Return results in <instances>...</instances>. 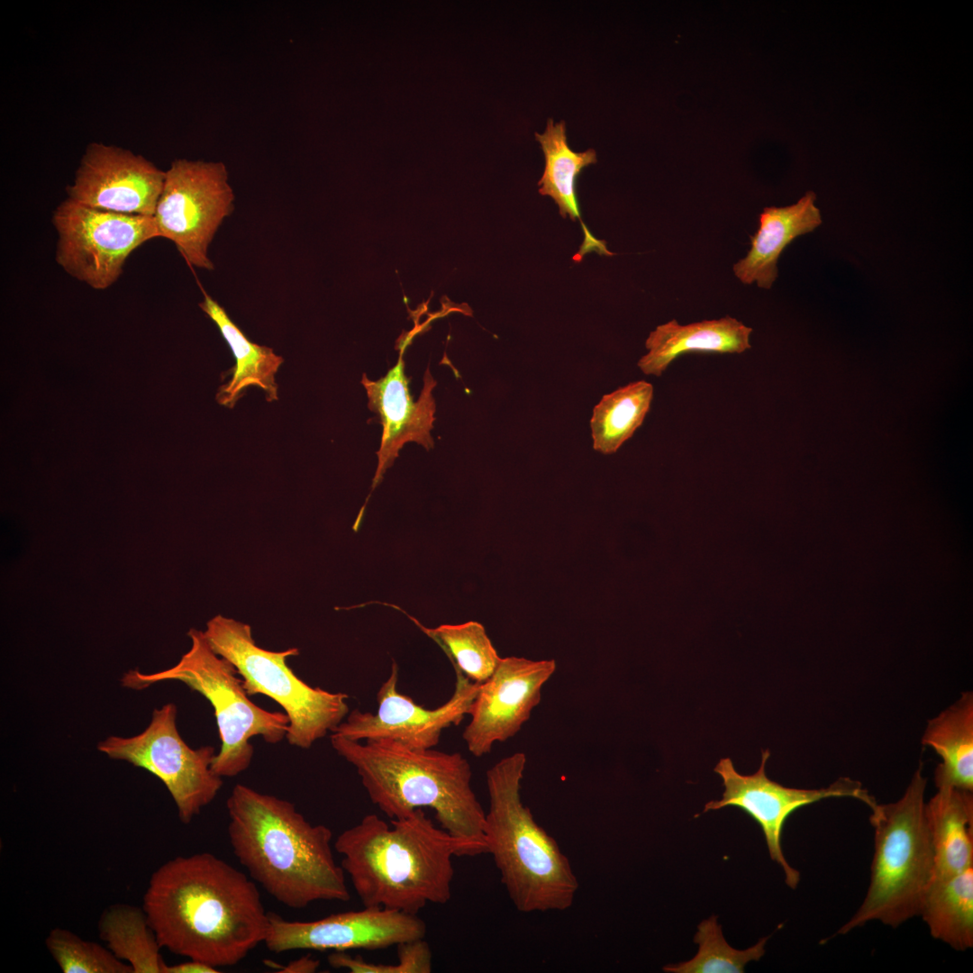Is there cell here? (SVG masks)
<instances>
[{"instance_id":"obj_24","label":"cell","mask_w":973,"mask_h":973,"mask_svg":"<svg viewBox=\"0 0 973 973\" xmlns=\"http://www.w3.org/2000/svg\"><path fill=\"white\" fill-rule=\"evenodd\" d=\"M920 915L931 935L957 950L973 947V866L932 881Z\"/></svg>"},{"instance_id":"obj_14","label":"cell","mask_w":973,"mask_h":973,"mask_svg":"<svg viewBox=\"0 0 973 973\" xmlns=\"http://www.w3.org/2000/svg\"><path fill=\"white\" fill-rule=\"evenodd\" d=\"M268 915L264 943L276 953L295 950H380L426 935V924L417 914L379 907H364L314 921H289L273 913Z\"/></svg>"},{"instance_id":"obj_25","label":"cell","mask_w":973,"mask_h":973,"mask_svg":"<svg viewBox=\"0 0 973 973\" xmlns=\"http://www.w3.org/2000/svg\"><path fill=\"white\" fill-rule=\"evenodd\" d=\"M98 932L106 947L133 973H163L166 962L161 947L142 907L128 904L108 906L99 918Z\"/></svg>"},{"instance_id":"obj_20","label":"cell","mask_w":973,"mask_h":973,"mask_svg":"<svg viewBox=\"0 0 973 973\" xmlns=\"http://www.w3.org/2000/svg\"><path fill=\"white\" fill-rule=\"evenodd\" d=\"M934 852L933 880L955 876L973 866V795L941 787L926 803Z\"/></svg>"},{"instance_id":"obj_10","label":"cell","mask_w":973,"mask_h":973,"mask_svg":"<svg viewBox=\"0 0 973 973\" xmlns=\"http://www.w3.org/2000/svg\"><path fill=\"white\" fill-rule=\"evenodd\" d=\"M165 172L153 215L159 236L173 241L190 265L213 270L209 246L234 208L228 170L223 162L178 159Z\"/></svg>"},{"instance_id":"obj_6","label":"cell","mask_w":973,"mask_h":973,"mask_svg":"<svg viewBox=\"0 0 973 973\" xmlns=\"http://www.w3.org/2000/svg\"><path fill=\"white\" fill-rule=\"evenodd\" d=\"M927 778L922 766L896 802L870 809L874 855L870 882L854 915L838 931L846 934L871 921L897 927L919 915L934 874V852L926 818Z\"/></svg>"},{"instance_id":"obj_7","label":"cell","mask_w":973,"mask_h":973,"mask_svg":"<svg viewBox=\"0 0 973 973\" xmlns=\"http://www.w3.org/2000/svg\"><path fill=\"white\" fill-rule=\"evenodd\" d=\"M187 635L191 647L175 666L150 674L132 669L123 674L121 683L124 687L141 690L159 682L175 680L205 696L214 710L221 740L220 751L214 755L211 768L221 777H235L251 762L253 746L250 740L260 735L268 743H277L286 735L289 718L251 702L235 667L212 650L203 631L193 628Z\"/></svg>"},{"instance_id":"obj_13","label":"cell","mask_w":973,"mask_h":973,"mask_svg":"<svg viewBox=\"0 0 973 973\" xmlns=\"http://www.w3.org/2000/svg\"><path fill=\"white\" fill-rule=\"evenodd\" d=\"M453 668L456 683L450 698L427 709L397 690L398 666L393 661L390 675L377 694V713L354 709L332 733L357 741L390 739L414 749L435 747L444 729L459 725L469 714L480 687Z\"/></svg>"},{"instance_id":"obj_9","label":"cell","mask_w":973,"mask_h":973,"mask_svg":"<svg viewBox=\"0 0 973 973\" xmlns=\"http://www.w3.org/2000/svg\"><path fill=\"white\" fill-rule=\"evenodd\" d=\"M177 706L168 703L153 710L150 723L141 733L109 736L97 750L157 777L172 796L180 821L189 823L215 798L223 780L211 768L214 748H190L177 730Z\"/></svg>"},{"instance_id":"obj_21","label":"cell","mask_w":973,"mask_h":973,"mask_svg":"<svg viewBox=\"0 0 973 973\" xmlns=\"http://www.w3.org/2000/svg\"><path fill=\"white\" fill-rule=\"evenodd\" d=\"M201 310L216 324L235 359L231 379L221 386L217 402L232 408L249 386H258L265 393L268 402L278 399L275 375L284 359L271 348L250 341L231 320L226 311L204 291Z\"/></svg>"},{"instance_id":"obj_27","label":"cell","mask_w":973,"mask_h":973,"mask_svg":"<svg viewBox=\"0 0 973 973\" xmlns=\"http://www.w3.org/2000/svg\"><path fill=\"white\" fill-rule=\"evenodd\" d=\"M377 603L404 613L439 645L453 668L459 669L466 677L475 683L482 684L489 678L501 660L485 627L477 622L468 621L459 624H441L436 628H427L397 605Z\"/></svg>"},{"instance_id":"obj_29","label":"cell","mask_w":973,"mask_h":973,"mask_svg":"<svg viewBox=\"0 0 973 973\" xmlns=\"http://www.w3.org/2000/svg\"><path fill=\"white\" fill-rule=\"evenodd\" d=\"M46 947L64 973H133L107 948L63 928L52 929Z\"/></svg>"},{"instance_id":"obj_17","label":"cell","mask_w":973,"mask_h":973,"mask_svg":"<svg viewBox=\"0 0 973 973\" xmlns=\"http://www.w3.org/2000/svg\"><path fill=\"white\" fill-rule=\"evenodd\" d=\"M412 338L410 334L403 340L398 361L385 377L371 381L365 374L362 376L361 383L368 394V408L377 414L383 427L372 489L382 481L384 473L393 465L406 442H417L427 450L433 447L431 435L435 413L432 390L437 383L427 368L423 390L418 401L414 402L409 392L410 378L405 374L403 359Z\"/></svg>"},{"instance_id":"obj_23","label":"cell","mask_w":973,"mask_h":973,"mask_svg":"<svg viewBox=\"0 0 973 973\" xmlns=\"http://www.w3.org/2000/svg\"><path fill=\"white\" fill-rule=\"evenodd\" d=\"M534 136L545 158L544 171L538 182L541 186L539 193L554 200L563 218L568 215L572 221L580 220L585 240L591 238L593 235L581 221L576 184L581 170L597 162L596 150L573 151L568 144L563 120L554 123L549 118L545 131L542 133L535 132Z\"/></svg>"},{"instance_id":"obj_16","label":"cell","mask_w":973,"mask_h":973,"mask_svg":"<svg viewBox=\"0 0 973 973\" xmlns=\"http://www.w3.org/2000/svg\"><path fill=\"white\" fill-rule=\"evenodd\" d=\"M165 174L141 155L92 142L67 187L68 198L105 211L153 216Z\"/></svg>"},{"instance_id":"obj_31","label":"cell","mask_w":973,"mask_h":973,"mask_svg":"<svg viewBox=\"0 0 973 973\" xmlns=\"http://www.w3.org/2000/svg\"><path fill=\"white\" fill-rule=\"evenodd\" d=\"M216 968L205 962L189 959L176 965L165 964L163 973H216Z\"/></svg>"},{"instance_id":"obj_2","label":"cell","mask_w":973,"mask_h":973,"mask_svg":"<svg viewBox=\"0 0 973 973\" xmlns=\"http://www.w3.org/2000/svg\"><path fill=\"white\" fill-rule=\"evenodd\" d=\"M226 806L234 856L277 901L300 909L350 898L330 828L308 822L293 803L242 784L234 786Z\"/></svg>"},{"instance_id":"obj_18","label":"cell","mask_w":973,"mask_h":973,"mask_svg":"<svg viewBox=\"0 0 973 973\" xmlns=\"http://www.w3.org/2000/svg\"><path fill=\"white\" fill-rule=\"evenodd\" d=\"M815 198L810 191L791 205L763 209L759 228L750 236L749 251L732 267L734 276L743 285L756 283L760 288H771L777 277V260L786 247L822 223Z\"/></svg>"},{"instance_id":"obj_5","label":"cell","mask_w":973,"mask_h":973,"mask_svg":"<svg viewBox=\"0 0 973 973\" xmlns=\"http://www.w3.org/2000/svg\"><path fill=\"white\" fill-rule=\"evenodd\" d=\"M526 756L515 752L486 771L489 808L484 835L515 908L522 913L564 911L578 882L557 841L534 820L522 802Z\"/></svg>"},{"instance_id":"obj_12","label":"cell","mask_w":973,"mask_h":973,"mask_svg":"<svg viewBox=\"0 0 973 973\" xmlns=\"http://www.w3.org/2000/svg\"><path fill=\"white\" fill-rule=\"evenodd\" d=\"M769 756L768 750L761 752L760 766L752 775L740 774L730 758L721 759L714 770L723 779V798L706 803L703 812L736 806L751 816L763 831L771 859L781 866L787 885L795 889L800 875L788 864L781 847L783 827L790 814L803 806L831 797L855 798L869 808L877 801L859 781L847 777L817 789L784 787L766 774Z\"/></svg>"},{"instance_id":"obj_22","label":"cell","mask_w":973,"mask_h":973,"mask_svg":"<svg viewBox=\"0 0 973 973\" xmlns=\"http://www.w3.org/2000/svg\"><path fill=\"white\" fill-rule=\"evenodd\" d=\"M922 742L941 761L934 772L937 788L957 787L973 791V694L960 697L929 720Z\"/></svg>"},{"instance_id":"obj_15","label":"cell","mask_w":973,"mask_h":973,"mask_svg":"<svg viewBox=\"0 0 973 973\" xmlns=\"http://www.w3.org/2000/svg\"><path fill=\"white\" fill-rule=\"evenodd\" d=\"M556 667L554 659L501 658L494 673L480 684L470 707L471 720L462 733L471 754H487L496 742L521 730L540 704L541 689Z\"/></svg>"},{"instance_id":"obj_32","label":"cell","mask_w":973,"mask_h":973,"mask_svg":"<svg viewBox=\"0 0 973 973\" xmlns=\"http://www.w3.org/2000/svg\"><path fill=\"white\" fill-rule=\"evenodd\" d=\"M320 966V961L314 959L310 956H305L300 959L290 961L286 966L283 967L279 972L284 973H313L317 970Z\"/></svg>"},{"instance_id":"obj_26","label":"cell","mask_w":973,"mask_h":973,"mask_svg":"<svg viewBox=\"0 0 973 973\" xmlns=\"http://www.w3.org/2000/svg\"><path fill=\"white\" fill-rule=\"evenodd\" d=\"M652 397V385L643 380L605 395L590 420L593 448L603 454L615 453L642 424Z\"/></svg>"},{"instance_id":"obj_1","label":"cell","mask_w":973,"mask_h":973,"mask_svg":"<svg viewBox=\"0 0 973 973\" xmlns=\"http://www.w3.org/2000/svg\"><path fill=\"white\" fill-rule=\"evenodd\" d=\"M161 948L214 968L238 964L269 925L255 882L209 852L178 856L151 875L142 899Z\"/></svg>"},{"instance_id":"obj_19","label":"cell","mask_w":973,"mask_h":973,"mask_svg":"<svg viewBox=\"0 0 973 973\" xmlns=\"http://www.w3.org/2000/svg\"><path fill=\"white\" fill-rule=\"evenodd\" d=\"M751 332L752 328L729 315L686 325L672 319L650 332L645 341L648 353L638 367L646 375L659 377L686 353H742L751 348Z\"/></svg>"},{"instance_id":"obj_3","label":"cell","mask_w":973,"mask_h":973,"mask_svg":"<svg viewBox=\"0 0 973 973\" xmlns=\"http://www.w3.org/2000/svg\"><path fill=\"white\" fill-rule=\"evenodd\" d=\"M333 847L364 907L411 914L450 899L453 857L478 855L469 843L434 825L423 808L390 824L367 814L341 832Z\"/></svg>"},{"instance_id":"obj_28","label":"cell","mask_w":973,"mask_h":973,"mask_svg":"<svg viewBox=\"0 0 973 973\" xmlns=\"http://www.w3.org/2000/svg\"><path fill=\"white\" fill-rule=\"evenodd\" d=\"M767 939L759 940L747 950H736L723 938L716 916H712L698 925L694 937V941L699 945L696 955L685 962L668 964L663 970L671 973H743L746 964L757 961L764 955Z\"/></svg>"},{"instance_id":"obj_4","label":"cell","mask_w":973,"mask_h":973,"mask_svg":"<svg viewBox=\"0 0 973 973\" xmlns=\"http://www.w3.org/2000/svg\"><path fill=\"white\" fill-rule=\"evenodd\" d=\"M331 744L354 766L370 800L390 820L430 808L442 829L469 843L478 855L487 853L486 813L462 754L414 749L390 739L360 743L334 733Z\"/></svg>"},{"instance_id":"obj_30","label":"cell","mask_w":973,"mask_h":973,"mask_svg":"<svg viewBox=\"0 0 973 973\" xmlns=\"http://www.w3.org/2000/svg\"><path fill=\"white\" fill-rule=\"evenodd\" d=\"M398 963L379 964L366 961L361 957H351L344 951L329 955L328 962L334 968L347 969L351 973H430L432 970V954L428 942L418 939L398 944Z\"/></svg>"},{"instance_id":"obj_8","label":"cell","mask_w":973,"mask_h":973,"mask_svg":"<svg viewBox=\"0 0 973 973\" xmlns=\"http://www.w3.org/2000/svg\"><path fill=\"white\" fill-rule=\"evenodd\" d=\"M204 634L212 650L235 667L249 696H267L285 710L289 744L310 748L349 714L348 695L313 687L289 668L286 660L297 656L298 649H263L254 641L250 625L221 614L207 622Z\"/></svg>"},{"instance_id":"obj_11","label":"cell","mask_w":973,"mask_h":973,"mask_svg":"<svg viewBox=\"0 0 973 973\" xmlns=\"http://www.w3.org/2000/svg\"><path fill=\"white\" fill-rule=\"evenodd\" d=\"M52 223L58 233L57 263L95 290L114 285L131 253L159 237L153 216L105 211L68 198L55 209Z\"/></svg>"}]
</instances>
